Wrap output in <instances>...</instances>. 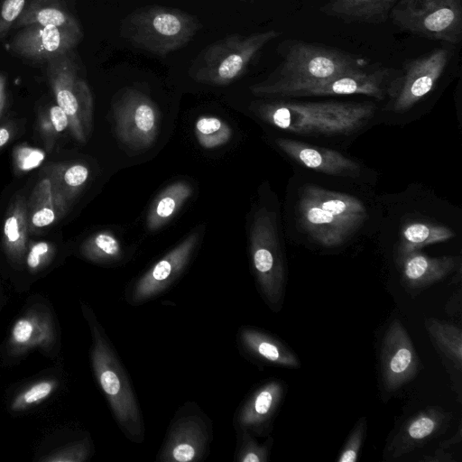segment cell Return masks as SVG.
<instances>
[{"mask_svg":"<svg viewBox=\"0 0 462 462\" xmlns=\"http://www.w3.org/2000/svg\"><path fill=\"white\" fill-rule=\"evenodd\" d=\"M254 113L270 125L297 134H348L361 128L374 114L373 103L261 101Z\"/></svg>","mask_w":462,"mask_h":462,"instance_id":"1","label":"cell"},{"mask_svg":"<svg viewBox=\"0 0 462 462\" xmlns=\"http://www.w3.org/2000/svg\"><path fill=\"white\" fill-rule=\"evenodd\" d=\"M279 51L282 62L265 80L250 88L254 95L279 97L289 88L365 67L363 60L347 52L300 40L283 42Z\"/></svg>","mask_w":462,"mask_h":462,"instance_id":"2","label":"cell"},{"mask_svg":"<svg viewBox=\"0 0 462 462\" xmlns=\"http://www.w3.org/2000/svg\"><path fill=\"white\" fill-rule=\"evenodd\" d=\"M299 213L304 230L327 247L345 243L367 218L357 198L314 185H307L300 192Z\"/></svg>","mask_w":462,"mask_h":462,"instance_id":"3","label":"cell"},{"mask_svg":"<svg viewBox=\"0 0 462 462\" xmlns=\"http://www.w3.org/2000/svg\"><path fill=\"white\" fill-rule=\"evenodd\" d=\"M87 317L93 337L92 365L100 388L124 434L141 443L144 439L143 420L128 375L95 316L88 312Z\"/></svg>","mask_w":462,"mask_h":462,"instance_id":"4","label":"cell"},{"mask_svg":"<svg viewBox=\"0 0 462 462\" xmlns=\"http://www.w3.org/2000/svg\"><path fill=\"white\" fill-rule=\"evenodd\" d=\"M200 22L178 8L151 5L133 11L122 23V33L133 45L159 56L186 46Z\"/></svg>","mask_w":462,"mask_h":462,"instance_id":"5","label":"cell"},{"mask_svg":"<svg viewBox=\"0 0 462 462\" xmlns=\"http://www.w3.org/2000/svg\"><path fill=\"white\" fill-rule=\"evenodd\" d=\"M279 35L275 30L226 35L204 48L194 60L189 73L200 83L230 84L243 76L262 50Z\"/></svg>","mask_w":462,"mask_h":462,"instance_id":"6","label":"cell"},{"mask_svg":"<svg viewBox=\"0 0 462 462\" xmlns=\"http://www.w3.org/2000/svg\"><path fill=\"white\" fill-rule=\"evenodd\" d=\"M250 254L260 294L273 311H279L284 300L286 272L276 216L265 208L254 215L250 232Z\"/></svg>","mask_w":462,"mask_h":462,"instance_id":"7","label":"cell"},{"mask_svg":"<svg viewBox=\"0 0 462 462\" xmlns=\"http://www.w3.org/2000/svg\"><path fill=\"white\" fill-rule=\"evenodd\" d=\"M390 18L418 37L450 44L461 41V0H399Z\"/></svg>","mask_w":462,"mask_h":462,"instance_id":"8","label":"cell"},{"mask_svg":"<svg viewBox=\"0 0 462 462\" xmlns=\"http://www.w3.org/2000/svg\"><path fill=\"white\" fill-rule=\"evenodd\" d=\"M46 74L57 105L68 116L72 135L80 143L86 142L92 126L93 98L79 76L72 51L49 60Z\"/></svg>","mask_w":462,"mask_h":462,"instance_id":"9","label":"cell"},{"mask_svg":"<svg viewBox=\"0 0 462 462\" xmlns=\"http://www.w3.org/2000/svg\"><path fill=\"white\" fill-rule=\"evenodd\" d=\"M450 60L448 48H436L408 60L398 74L390 79L387 109L403 113L425 97L436 86Z\"/></svg>","mask_w":462,"mask_h":462,"instance_id":"10","label":"cell"},{"mask_svg":"<svg viewBox=\"0 0 462 462\" xmlns=\"http://www.w3.org/2000/svg\"><path fill=\"white\" fill-rule=\"evenodd\" d=\"M211 440V420L197 404L186 403L175 413L157 461H200L208 454Z\"/></svg>","mask_w":462,"mask_h":462,"instance_id":"11","label":"cell"},{"mask_svg":"<svg viewBox=\"0 0 462 462\" xmlns=\"http://www.w3.org/2000/svg\"><path fill=\"white\" fill-rule=\"evenodd\" d=\"M420 358L400 319L387 327L380 346V377L383 389L393 393L411 382L420 371Z\"/></svg>","mask_w":462,"mask_h":462,"instance_id":"12","label":"cell"},{"mask_svg":"<svg viewBox=\"0 0 462 462\" xmlns=\"http://www.w3.org/2000/svg\"><path fill=\"white\" fill-rule=\"evenodd\" d=\"M116 131L125 143L140 149L149 147L159 130V111L143 93L126 88L114 105Z\"/></svg>","mask_w":462,"mask_h":462,"instance_id":"13","label":"cell"},{"mask_svg":"<svg viewBox=\"0 0 462 462\" xmlns=\"http://www.w3.org/2000/svg\"><path fill=\"white\" fill-rule=\"evenodd\" d=\"M391 69L383 67H365L344 72L327 79L297 86L283 91L279 97H320L339 95H366L383 99L392 78Z\"/></svg>","mask_w":462,"mask_h":462,"instance_id":"14","label":"cell"},{"mask_svg":"<svg viewBox=\"0 0 462 462\" xmlns=\"http://www.w3.org/2000/svg\"><path fill=\"white\" fill-rule=\"evenodd\" d=\"M198 241L199 234H190L154 263L131 287L127 301L132 305L143 304L166 291L188 265Z\"/></svg>","mask_w":462,"mask_h":462,"instance_id":"15","label":"cell"},{"mask_svg":"<svg viewBox=\"0 0 462 462\" xmlns=\"http://www.w3.org/2000/svg\"><path fill=\"white\" fill-rule=\"evenodd\" d=\"M82 32L67 28L31 24L15 34L10 50L16 55L33 61H46L71 52L82 39Z\"/></svg>","mask_w":462,"mask_h":462,"instance_id":"16","label":"cell"},{"mask_svg":"<svg viewBox=\"0 0 462 462\" xmlns=\"http://www.w3.org/2000/svg\"><path fill=\"white\" fill-rule=\"evenodd\" d=\"M452 415L439 406H430L410 417L388 440L384 460H393L420 448L448 428Z\"/></svg>","mask_w":462,"mask_h":462,"instance_id":"17","label":"cell"},{"mask_svg":"<svg viewBox=\"0 0 462 462\" xmlns=\"http://www.w3.org/2000/svg\"><path fill=\"white\" fill-rule=\"evenodd\" d=\"M285 392L284 383L278 379L269 380L257 387L234 416L236 431H248L254 436L266 435Z\"/></svg>","mask_w":462,"mask_h":462,"instance_id":"18","label":"cell"},{"mask_svg":"<svg viewBox=\"0 0 462 462\" xmlns=\"http://www.w3.org/2000/svg\"><path fill=\"white\" fill-rule=\"evenodd\" d=\"M275 143L290 158L309 169L351 178L360 172V166L355 161L337 151L286 138L276 139Z\"/></svg>","mask_w":462,"mask_h":462,"instance_id":"19","label":"cell"},{"mask_svg":"<svg viewBox=\"0 0 462 462\" xmlns=\"http://www.w3.org/2000/svg\"><path fill=\"white\" fill-rule=\"evenodd\" d=\"M398 263L403 287L415 291L442 281L459 266L457 257H430L419 251L398 258Z\"/></svg>","mask_w":462,"mask_h":462,"instance_id":"20","label":"cell"},{"mask_svg":"<svg viewBox=\"0 0 462 462\" xmlns=\"http://www.w3.org/2000/svg\"><path fill=\"white\" fill-rule=\"evenodd\" d=\"M430 339L447 369L454 392L461 402L462 330L454 323L435 318L425 319Z\"/></svg>","mask_w":462,"mask_h":462,"instance_id":"21","label":"cell"},{"mask_svg":"<svg viewBox=\"0 0 462 462\" xmlns=\"http://www.w3.org/2000/svg\"><path fill=\"white\" fill-rule=\"evenodd\" d=\"M238 341L243 350L254 359L265 364L299 368L297 355L279 339L251 327H243L238 332Z\"/></svg>","mask_w":462,"mask_h":462,"instance_id":"22","label":"cell"},{"mask_svg":"<svg viewBox=\"0 0 462 462\" xmlns=\"http://www.w3.org/2000/svg\"><path fill=\"white\" fill-rule=\"evenodd\" d=\"M399 0H329L319 11L351 23H385Z\"/></svg>","mask_w":462,"mask_h":462,"instance_id":"23","label":"cell"},{"mask_svg":"<svg viewBox=\"0 0 462 462\" xmlns=\"http://www.w3.org/2000/svg\"><path fill=\"white\" fill-rule=\"evenodd\" d=\"M31 24L51 25L82 32L79 23L68 10L63 0H27L16 25L24 27Z\"/></svg>","mask_w":462,"mask_h":462,"instance_id":"24","label":"cell"},{"mask_svg":"<svg viewBox=\"0 0 462 462\" xmlns=\"http://www.w3.org/2000/svg\"><path fill=\"white\" fill-rule=\"evenodd\" d=\"M192 194L189 183L178 181L167 186L153 200L146 217L147 228L155 231L167 224Z\"/></svg>","mask_w":462,"mask_h":462,"instance_id":"25","label":"cell"},{"mask_svg":"<svg viewBox=\"0 0 462 462\" xmlns=\"http://www.w3.org/2000/svg\"><path fill=\"white\" fill-rule=\"evenodd\" d=\"M28 213L23 198L15 199L4 223V243L14 260L21 259L25 252L28 233Z\"/></svg>","mask_w":462,"mask_h":462,"instance_id":"26","label":"cell"},{"mask_svg":"<svg viewBox=\"0 0 462 462\" xmlns=\"http://www.w3.org/2000/svg\"><path fill=\"white\" fill-rule=\"evenodd\" d=\"M454 236V232L444 226L422 222L409 223L402 231L398 258L419 251L423 246L447 241Z\"/></svg>","mask_w":462,"mask_h":462,"instance_id":"27","label":"cell"},{"mask_svg":"<svg viewBox=\"0 0 462 462\" xmlns=\"http://www.w3.org/2000/svg\"><path fill=\"white\" fill-rule=\"evenodd\" d=\"M83 255L97 263H112L123 256L119 240L108 231L98 232L90 236L82 245Z\"/></svg>","mask_w":462,"mask_h":462,"instance_id":"28","label":"cell"},{"mask_svg":"<svg viewBox=\"0 0 462 462\" xmlns=\"http://www.w3.org/2000/svg\"><path fill=\"white\" fill-rule=\"evenodd\" d=\"M195 135L199 143L207 149L221 146L232 135L230 126L221 118L213 116H201L195 123Z\"/></svg>","mask_w":462,"mask_h":462,"instance_id":"29","label":"cell"},{"mask_svg":"<svg viewBox=\"0 0 462 462\" xmlns=\"http://www.w3.org/2000/svg\"><path fill=\"white\" fill-rule=\"evenodd\" d=\"M236 460L238 462H266L269 460L273 439L259 443L248 431H237Z\"/></svg>","mask_w":462,"mask_h":462,"instance_id":"30","label":"cell"},{"mask_svg":"<svg viewBox=\"0 0 462 462\" xmlns=\"http://www.w3.org/2000/svg\"><path fill=\"white\" fill-rule=\"evenodd\" d=\"M43 325L32 318L18 319L12 330L11 339L15 346L25 347L36 345L44 337Z\"/></svg>","mask_w":462,"mask_h":462,"instance_id":"31","label":"cell"},{"mask_svg":"<svg viewBox=\"0 0 462 462\" xmlns=\"http://www.w3.org/2000/svg\"><path fill=\"white\" fill-rule=\"evenodd\" d=\"M366 430V419L362 417L357 420L346 439V441L337 458V462H356L357 460L365 437Z\"/></svg>","mask_w":462,"mask_h":462,"instance_id":"32","label":"cell"},{"mask_svg":"<svg viewBox=\"0 0 462 462\" xmlns=\"http://www.w3.org/2000/svg\"><path fill=\"white\" fill-rule=\"evenodd\" d=\"M27 0H5L0 7V40L4 39L22 14Z\"/></svg>","mask_w":462,"mask_h":462,"instance_id":"33","label":"cell"},{"mask_svg":"<svg viewBox=\"0 0 462 462\" xmlns=\"http://www.w3.org/2000/svg\"><path fill=\"white\" fill-rule=\"evenodd\" d=\"M54 386L55 383L52 381H42L33 384L17 398L14 407L23 408L39 402L53 391Z\"/></svg>","mask_w":462,"mask_h":462,"instance_id":"34","label":"cell"},{"mask_svg":"<svg viewBox=\"0 0 462 462\" xmlns=\"http://www.w3.org/2000/svg\"><path fill=\"white\" fill-rule=\"evenodd\" d=\"M89 171L83 164H73L68 167L62 173L63 186L68 189L73 197L84 185L88 178Z\"/></svg>","mask_w":462,"mask_h":462,"instance_id":"35","label":"cell"},{"mask_svg":"<svg viewBox=\"0 0 462 462\" xmlns=\"http://www.w3.org/2000/svg\"><path fill=\"white\" fill-rule=\"evenodd\" d=\"M45 158V153L39 149L21 146L16 149L14 161L21 171H31L38 167Z\"/></svg>","mask_w":462,"mask_h":462,"instance_id":"36","label":"cell"},{"mask_svg":"<svg viewBox=\"0 0 462 462\" xmlns=\"http://www.w3.org/2000/svg\"><path fill=\"white\" fill-rule=\"evenodd\" d=\"M50 251L46 242H39L32 245L28 253L26 263L31 270H37L45 261Z\"/></svg>","mask_w":462,"mask_h":462,"instance_id":"37","label":"cell"},{"mask_svg":"<svg viewBox=\"0 0 462 462\" xmlns=\"http://www.w3.org/2000/svg\"><path fill=\"white\" fill-rule=\"evenodd\" d=\"M50 121L56 133H60L69 127V119L63 109L58 105L49 109Z\"/></svg>","mask_w":462,"mask_h":462,"instance_id":"38","label":"cell"},{"mask_svg":"<svg viewBox=\"0 0 462 462\" xmlns=\"http://www.w3.org/2000/svg\"><path fill=\"white\" fill-rule=\"evenodd\" d=\"M31 223L35 227H45L51 225L55 219L53 208H47L32 212Z\"/></svg>","mask_w":462,"mask_h":462,"instance_id":"39","label":"cell"},{"mask_svg":"<svg viewBox=\"0 0 462 462\" xmlns=\"http://www.w3.org/2000/svg\"><path fill=\"white\" fill-rule=\"evenodd\" d=\"M425 462H454L455 457L447 450L438 448L433 455H427L421 458Z\"/></svg>","mask_w":462,"mask_h":462,"instance_id":"40","label":"cell"},{"mask_svg":"<svg viewBox=\"0 0 462 462\" xmlns=\"http://www.w3.org/2000/svg\"><path fill=\"white\" fill-rule=\"evenodd\" d=\"M7 100V79L5 73L0 71V116Z\"/></svg>","mask_w":462,"mask_h":462,"instance_id":"41","label":"cell"},{"mask_svg":"<svg viewBox=\"0 0 462 462\" xmlns=\"http://www.w3.org/2000/svg\"><path fill=\"white\" fill-rule=\"evenodd\" d=\"M461 439H462V429H461V425H459L457 432L454 435H452L450 438H448V439H445L442 442H440L439 448L447 450L451 446H454V445L459 443L461 441Z\"/></svg>","mask_w":462,"mask_h":462,"instance_id":"42","label":"cell"},{"mask_svg":"<svg viewBox=\"0 0 462 462\" xmlns=\"http://www.w3.org/2000/svg\"><path fill=\"white\" fill-rule=\"evenodd\" d=\"M10 139V131L6 127L0 128V148Z\"/></svg>","mask_w":462,"mask_h":462,"instance_id":"43","label":"cell"}]
</instances>
